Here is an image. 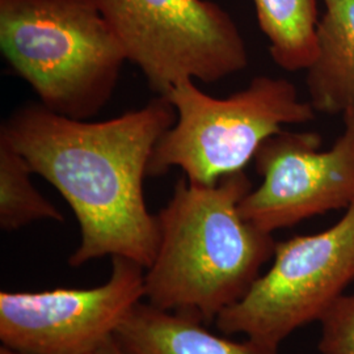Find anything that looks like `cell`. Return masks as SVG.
<instances>
[{
    "label": "cell",
    "mask_w": 354,
    "mask_h": 354,
    "mask_svg": "<svg viewBox=\"0 0 354 354\" xmlns=\"http://www.w3.org/2000/svg\"><path fill=\"white\" fill-rule=\"evenodd\" d=\"M177 113L165 96L100 122L54 113L39 102L13 111L0 134L33 174L61 193L75 214L80 243L68 264L121 256L145 269L159 247L158 215L147 209L143 183L158 142Z\"/></svg>",
    "instance_id": "cell-1"
},
{
    "label": "cell",
    "mask_w": 354,
    "mask_h": 354,
    "mask_svg": "<svg viewBox=\"0 0 354 354\" xmlns=\"http://www.w3.org/2000/svg\"><path fill=\"white\" fill-rule=\"evenodd\" d=\"M33 171L11 140L0 134V228L16 231L37 221L64 222V214L32 183Z\"/></svg>",
    "instance_id": "cell-12"
},
{
    "label": "cell",
    "mask_w": 354,
    "mask_h": 354,
    "mask_svg": "<svg viewBox=\"0 0 354 354\" xmlns=\"http://www.w3.org/2000/svg\"><path fill=\"white\" fill-rule=\"evenodd\" d=\"M272 59L286 71L307 70L317 53V0H253Z\"/></svg>",
    "instance_id": "cell-11"
},
{
    "label": "cell",
    "mask_w": 354,
    "mask_h": 354,
    "mask_svg": "<svg viewBox=\"0 0 354 354\" xmlns=\"http://www.w3.org/2000/svg\"><path fill=\"white\" fill-rule=\"evenodd\" d=\"M145 268L112 257L106 282L91 289L0 292V342L20 354H92L145 301Z\"/></svg>",
    "instance_id": "cell-7"
},
{
    "label": "cell",
    "mask_w": 354,
    "mask_h": 354,
    "mask_svg": "<svg viewBox=\"0 0 354 354\" xmlns=\"http://www.w3.org/2000/svg\"><path fill=\"white\" fill-rule=\"evenodd\" d=\"M0 354H20L17 353V352H13L11 349H8V348H6V346H0Z\"/></svg>",
    "instance_id": "cell-15"
},
{
    "label": "cell",
    "mask_w": 354,
    "mask_h": 354,
    "mask_svg": "<svg viewBox=\"0 0 354 354\" xmlns=\"http://www.w3.org/2000/svg\"><path fill=\"white\" fill-rule=\"evenodd\" d=\"M114 337L131 354H279L277 345L250 337L228 340L207 330L196 317L146 301L127 314Z\"/></svg>",
    "instance_id": "cell-9"
},
{
    "label": "cell",
    "mask_w": 354,
    "mask_h": 354,
    "mask_svg": "<svg viewBox=\"0 0 354 354\" xmlns=\"http://www.w3.org/2000/svg\"><path fill=\"white\" fill-rule=\"evenodd\" d=\"M273 263L215 319L225 335L277 345L319 322L354 281V203L333 226L276 243Z\"/></svg>",
    "instance_id": "cell-6"
},
{
    "label": "cell",
    "mask_w": 354,
    "mask_h": 354,
    "mask_svg": "<svg viewBox=\"0 0 354 354\" xmlns=\"http://www.w3.org/2000/svg\"><path fill=\"white\" fill-rule=\"evenodd\" d=\"M158 96L183 80L216 83L250 64L241 29L212 0H95Z\"/></svg>",
    "instance_id": "cell-5"
},
{
    "label": "cell",
    "mask_w": 354,
    "mask_h": 354,
    "mask_svg": "<svg viewBox=\"0 0 354 354\" xmlns=\"http://www.w3.org/2000/svg\"><path fill=\"white\" fill-rule=\"evenodd\" d=\"M244 171L200 185L180 177L158 213L160 241L145 270V301L156 308L214 323L239 302L273 259V234L241 216L252 190Z\"/></svg>",
    "instance_id": "cell-2"
},
{
    "label": "cell",
    "mask_w": 354,
    "mask_h": 354,
    "mask_svg": "<svg viewBox=\"0 0 354 354\" xmlns=\"http://www.w3.org/2000/svg\"><path fill=\"white\" fill-rule=\"evenodd\" d=\"M177 113L175 125L158 142L149 176L178 167L190 183L214 185L244 171L261 145L285 125L315 118V109L283 77L254 76L228 97H213L194 80H183L165 95Z\"/></svg>",
    "instance_id": "cell-4"
},
{
    "label": "cell",
    "mask_w": 354,
    "mask_h": 354,
    "mask_svg": "<svg viewBox=\"0 0 354 354\" xmlns=\"http://www.w3.org/2000/svg\"><path fill=\"white\" fill-rule=\"evenodd\" d=\"M322 1L317 53L306 70L307 102L319 113L344 115L354 108V0Z\"/></svg>",
    "instance_id": "cell-10"
},
{
    "label": "cell",
    "mask_w": 354,
    "mask_h": 354,
    "mask_svg": "<svg viewBox=\"0 0 354 354\" xmlns=\"http://www.w3.org/2000/svg\"><path fill=\"white\" fill-rule=\"evenodd\" d=\"M320 354H354V294H344L319 320Z\"/></svg>",
    "instance_id": "cell-13"
},
{
    "label": "cell",
    "mask_w": 354,
    "mask_h": 354,
    "mask_svg": "<svg viewBox=\"0 0 354 354\" xmlns=\"http://www.w3.org/2000/svg\"><path fill=\"white\" fill-rule=\"evenodd\" d=\"M342 117L344 131L327 151L313 131L281 130L261 145L253 162L263 183L239 203L245 221L273 234L354 203V108Z\"/></svg>",
    "instance_id": "cell-8"
},
{
    "label": "cell",
    "mask_w": 354,
    "mask_h": 354,
    "mask_svg": "<svg viewBox=\"0 0 354 354\" xmlns=\"http://www.w3.org/2000/svg\"><path fill=\"white\" fill-rule=\"evenodd\" d=\"M0 50L39 104L80 121L112 100L127 62L95 0H0Z\"/></svg>",
    "instance_id": "cell-3"
},
{
    "label": "cell",
    "mask_w": 354,
    "mask_h": 354,
    "mask_svg": "<svg viewBox=\"0 0 354 354\" xmlns=\"http://www.w3.org/2000/svg\"><path fill=\"white\" fill-rule=\"evenodd\" d=\"M92 354H131L127 351L115 337H111L108 342H104L102 346Z\"/></svg>",
    "instance_id": "cell-14"
}]
</instances>
